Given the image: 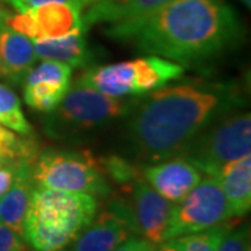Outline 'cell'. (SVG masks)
Instances as JSON below:
<instances>
[{
	"label": "cell",
	"instance_id": "cell-33",
	"mask_svg": "<svg viewBox=\"0 0 251 251\" xmlns=\"http://www.w3.org/2000/svg\"><path fill=\"white\" fill-rule=\"evenodd\" d=\"M56 251H63V250H56Z\"/></svg>",
	"mask_w": 251,
	"mask_h": 251
},
{
	"label": "cell",
	"instance_id": "cell-29",
	"mask_svg": "<svg viewBox=\"0 0 251 251\" xmlns=\"http://www.w3.org/2000/svg\"><path fill=\"white\" fill-rule=\"evenodd\" d=\"M78 1H80L81 9H84V7H90L92 4H97V3L103 1V0H78Z\"/></svg>",
	"mask_w": 251,
	"mask_h": 251
},
{
	"label": "cell",
	"instance_id": "cell-9",
	"mask_svg": "<svg viewBox=\"0 0 251 251\" xmlns=\"http://www.w3.org/2000/svg\"><path fill=\"white\" fill-rule=\"evenodd\" d=\"M127 190L130 193L127 204L137 234L153 246L165 242L175 204L158 194L144 179L137 180Z\"/></svg>",
	"mask_w": 251,
	"mask_h": 251
},
{
	"label": "cell",
	"instance_id": "cell-24",
	"mask_svg": "<svg viewBox=\"0 0 251 251\" xmlns=\"http://www.w3.org/2000/svg\"><path fill=\"white\" fill-rule=\"evenodd\" d=\"M0 251H32L21 233L0 222Z\"/></svg>",
	"mask_w": 251,
	"mask_h": 251
},
{
	"label": "cell",
	"instance_id": "cell-2",
	"mask_svg": "<svg viewBox=\"0 0 251 251\" xmlns=\"http://www.w3.org/2000/svg\"><path fill=\"white\" fill-rule=\"evenodd\" d=\"M137 50L177 63L202 62L240 42L242 21L225 0H173L147 17L105 29Z\"/></svg>",
	"mask_w": 251,
	"mask_h": 251
},
{
	"label": "cell",
	"instance_id": "cell-23",
	"mask_svg": "<svg viewBox=\"0 0 251 251\" xmlns=\"http://www.w3.org/2000/svg\"><path fill=\"white\" fill-rule=\"evenodd\" d=\"M215 251H250V230L247 226L230 229L222 237Z\"/></svg>",
	"mask_w": 251,
	"mask_h": 251
},
{
	"label": "cell",
	"instance_id": "cell-1",
	"mask_svg": "<svg viewBox=\"0 0 251 251\" xmlns=\"http://www.w3.org/2000/svg\"><path fill=\"white\" fill-rule=\"evenodd\" d=\"M234 82L187 81L148 94L133 110L128 137L134 151L150 162L177 156L216 120L244 106Z\"/></svg>",
	"mask_w": 251,
	"mask_h": 251
},
{
	"label": "cell",
	"instance_id": "cell-11",
	"mask_svg": "<svg viewBox=\"0 0 251 251\" xmlns=\"http://www.w3.org/2000/svg\"><path fill=\"white\" fill-rule=\"evenodd\" d=\"M77 80L112 98L141 97L137 59L90 67Z\"/></svg>",
	"mask_w": 251,
	"mask_h": 251
},
{
	"label": "cell",
	"instance_id": "cell-6",
	"mask_svg": "<svg viewBox=\"0 0 251 251\" xmlns=\"http://www.w3.org/2000/svg\"><path fill=\"white\" fill-rule=\"evenodd\" d=\"M251 152V116L234 110L205 128L179 153L206 176L218 175L227 162Z\"/></svg>",
	"mask_w": 251,
	"mask_h": 251
},
{
	"label": "cell",
	"instance_id": "cell-3",
	"mask_svg": "<svg viewBox=\"0 0 251 251\" xmlns=\"http://www.w3.org/2000/svg\"><path fill=\"white\" fill-rule=\"evenodd\" d=\"M98 198L35 186L23 236L35 251L63 250L91 224L98 212Z\"/></svg>",
	"mask_w": 251,
	"mask_h": 251
},
{
	"label": "cell",
	"instance_id": "cell-30",
	"mask_svg": "<svg viewBox=\"0 0 251 251\" xmlns=\"http://www.w3.org/2000/svg\"><path fill=\"white\" fill-rule=\"evenodd\" d=\"M243 4H246L247 6V9H250L251 7V0H240Z\"/></svg>",
	"mask_w": 251,
	"mask_h": 251
},
{
	"label": "cell",
	"instance_id": "cell-4",
	"mask_svg": "<svg viewBox=\"0 0 251 251\" xmlns=\"http://www.w3.org/2000/svg\"><path fill=\"white\" fill-rule=\"evenodd\" d=\"M135 108L134 99L112 98L75 80L44 126L52 138H72L105 127Z\"/></svg>",
	"mask_w": 251,
	"mask_h": 251
},
{
	"label": "cell",
	"instance_id": "cell-14",
	"mask_svg": "<svg viewBox=\"0 0 251 251\" xmlns=\"http://www.w3.org/2000/svg\"><path fill=\"white\" fill-rule=\"evenodd\" d=\"M173 0H103L88 7L82 17L84 27L105 24H125L147 17Z\"/></svg>",
	"mask_w": 251,
	"mask_h": 251
},
{
	"label": "cell",
	"instance_id": "cell-16",
	"mask_svg": "<svg viewBox=\"0 0 251 251\" xmlns=\"http://www.w3.org/2000/svg\"><path fill=\"white\" fill-rule=\"evenodd\" d=\"M35 188L32 163L21 162L16 169L13 184L0 197V222L23 234L31 194Z\"/></svg>",
	"mask_w": 251,
	"mask_h": 251
},
{
	"label": "cell",
	"instance_id": "cell-31",
	"mask_svg": "<svg viewBox=\"0 0 251 251\" xmlns=\"http://www.w3.org/2000/svg\"><path fill=\"white\" fill-rule=\"evenodd\" d=\"M6 163H7V162L4 161V159H3V158H0V168H1V166H3V165H6Z\"/></svg>",
	"mask_w": 251,
	"mask_h": 251
},
{
	"label": "cell",
	"instance_id": "cell-19",
	"mask_svg": "<svg viewBox=\"0 0 251 251\" xmlns=\"http://www.w3.org/2000/svg\"><path fill=\"white\" fill-rule=\"evenodd\" d=\"M0 126L21 135H32V126L21 109L17 94L0 82Z\"/></svg>",
	"mask_w": 251,
	"mask_h": 251
},
{
	"label": "cell",
	"instance_id": "cell-22",
	"mask_svg": "<svg viewBox=\"0 0 251 251\" xmlns=\"http://www.w3.org/2000/svg\"><path fill=\"white\" fill-rule=\"evenodd\" d=\"M73 67L62 62L54 60H44L36 67H32V70L28 73L27 81H52L56 84H62L66 87H70L72 84Z\"/></svg>",
	"mask_w": 251,
	"mask_h": 251
},
{
	"label": "cell",
	"instance_id": "cell-28",
	"mask_svg": "<svg viewBox=\"0 0 251 251\" xmlns=\"http://www.w3.org/2000/svg\"><path fill=\"white\" fill-rule=\"evenodd\" d=\"M153 251H183V249L180 246L179 240L175 237V239H169V240L159 243L158 246H155Z\"/></svg>",
	"mask_w": 251,
	"mask_h": 251
},
{
	"label": "cell",
	"instance_id": "cell-32",
	"mask_svg": "<svg viewBox=\"0 0 251 251\" xmlns=\"http://www.w3.org/2000/svg\"><path fill=\"white\" fill-rule=\"evenodd\" d=\"M0 77H1V72H0Z\"/></svg>",
	"mask_w": 251,
	"mask_h": 251
},
{
	"label": "cell",
	"instance_id": "cell-18",
	"mask_svg": "<svg viewBox=\"0 0 251 251\" xmlns=\"http://www.w3.org/2000/svg\"><path fill=\"white\" fill-rule=\"evenodd\" d=\"M69 88L52 81H27L24 82V100L31 109L49 113L60 103Z\"/></svg>",
	"mask_w": 251,
	"mask_h": 251
},
{
	"label": "cell",
	"instance_id": "cell-7",
	"mask_svg": "<svg viewBox=\"0 0 251 251\" xmlns=\"http://www.w3.org/2000/svg\"><path fill=\"white\" fill-rule=\"evenodd\" d=\"M232 218L219 181L202 176L196 187L173 206L166 240L202 232Z\"/></svg>",
	"mask_w": 251,
	"mask_h": 251
},
{
	"label": "cell",
	"instance_id": "cell-12",
	"mask_svg": "<svg viewBox=\"0 0 251 251\" xmlns=\"http://www.w3.org/2000/svg\"><path fill=\"white\" fill-rule=\"evenodd\" d=\"M38 60L32 41L0 21V72L11 85H23Z\"/></svg>",
	"mask_w": 251,
	"mask_h": 251
},
{
	"label": "cell",
	"instance_id": "cell-20",
	"mask_svg": "<svg viewBox=\"0 0 251 251\" xmlns=\"http://www.w3.org/2000/svg\"><path fill=\"white\" fill-rule=\"evenodd\" d=\"M233 227V224L225 221L222 224L216 225L202 232L184 234L176 237L179 240L183 251H215L219 242L225 234Z\"/></svg>",
	"mask_w": 251,
	"mask_h": 251
},
{
	"label": "cell",
	"instance_id": "cell-15",
	"mask_svg": "<svg viewBox=\"0 0 251 251\" xmlns=\"http://www.w3.org/2000/svg\"><path fill=\"white\" fill-rule=\"evenodd\" d=\"M224 191L232 218L247 215L251 208V156L225 163L215 176Z\"/></svg>",
	"mask_w": 251,
	"mask_h": 251
},
{
	"label": "cell",
	"instance_id": "cell-27",
	"mask_svg": "<svg viewBox=\"0 0 251 251\" xmlns=\"http://www.w3.org/2000/svg\"><path fill=\"white\" fill-rule=\"evenodd\" d=\"M18 163L21 162H10L0 168V197L7 191L10 186L13 184V180L16 176V169Z\"/></svg>",
	"mask_w": 251,
	"mask_h": 251
},
{
	"label": "cell",
	"instance_id": "cell-8",
	"mask_svg": "<svg viewBox=\"0 0 251 251\" xmlns=\"http://www.w3.org/2000/svg\"><path fill=\"white\" fill-rule=\"evenodd\" d=\"M138 236L130 206L123 198H112L70 244L69 251H112Z\"/></svg>",
	"mask_w": 251,
	"mask_h": 251
},
{
	"label": "cell",
	"instance_id": "cell-17",
	"mask_svg": "<svg viewBox=\"0 0 251 251\" xmlns=\"http://www.w3.org/2000/svg\"><path fill=\"white\" fill-rule=\"evenodd\" d=\"M32 44L36 57L42 60L62 62L72 67H85L94 59L87 44L85 31H77L53 39H38L32 41Z\"/></svg>",
	"mask_w": 251,
	"mask_h": 251
},
{
	"label": "cell",
	"instance_id": "cell-25",
	"mask_svg": "<svg viewBox=\"0 0 251 251\" xmlns=\"http://www.w3.org/2000/svg\"><path fill=\"white\" fill-rule=\"evenodd\" d=\"M1 1H3V3H6V4H9V6H11V7L16 10V11H20V13H23V11H28V10H31V9H35V7H38V6L45 4V3H49V1L70 3V4H75V6H78V7L81 9L80 1H78V0H1Z\"/></svg>",
	"mask_w": 251,
	"mask_h": 251
},
{
	"label": "cell",
	"instance_id": "cell-26",
	"mask_svg": "<svg viewBox=\"0 0 251 251\" xmlns=\"http://www.w3.org/2000/svg\"><path fill=\"white\" fill-rule=\"evenodd\" d=\"M155 246L152 243L147 242L145 239L140 237V236H134L130 237L128 240H126L125 243H122L120 246H117L116 249H113L112 251H153Z\"/></svg>",
	"mask_w": 251,
	"mask_h": 251
},
{
	"label": "cell",
	"instance_id": "cell-21",
	"mask_svg": "<svg viewBox=\"0 0 251 251\" xmlns=\"http://www.w3.org/2000/svg\"><path fill=\"white\" fill-rule=\"evenodd\" d=\"M100 171L103 175L109 176L112 181H115L126 188L130 187L137 180L143 179L141 168L135 166L134 163L123 159L116 155H110L108 158L98 159Z\"/></svg>",
	"mask_w": 251,
	"mask_h": 251
},
{
	"label": "cell",
	"instance_id": "cell-13",
	"mask_svg": "<svg viewBox=\"0 0 251 251\" xmlns=\"http://www.w3.org/2000/svg\"><path fill=\"white\" fill-rule=\"evenodd\" d=\"M34 25V39H53L77 31H85L81 9L75 4L49 1L28 10Z\"/></svg>",
	"mask_w": 251,
	"mask_h": 251
},
{
	"label": "cell",
	"instance_id": "cell-5",
	"mask_svg": "<svg viewBox=\"0 0 251 251\" xmlns=\"http://www.w3.org/2000/svg\"><path fill=\"white\" fill-rule=\"evenodd\" d=\"M32 177L38 187L109 198L112 187L90 152L46 150L32 163Z\"/></svg>",
	"mask_w": 251,
	"mask_h": 251
},
{
	"label": "cell",
	"instance_id": "cell-10",
	"mask_svg": "<svg viewBox=\"0 0 251 251\" xmlns=\"http://www.w3.org/2000/svg\"><path fill=\"white\" fill-rule=\"evenodd\" d=\"M141 175L158 194L173 204L181 201L202 179V173L179 155L144 166Z\"/></svg>",
	"mask_w": 251,
	"mask_h": 251
}]
</instances>
